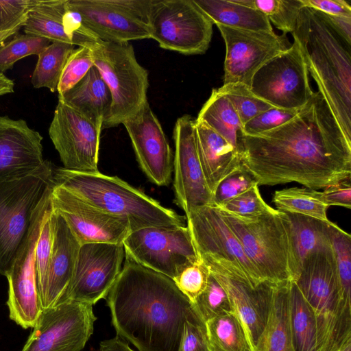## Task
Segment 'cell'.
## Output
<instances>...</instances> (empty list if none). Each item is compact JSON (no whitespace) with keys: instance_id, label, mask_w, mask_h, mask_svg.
Masks as SVG:
<instances>
[{"instance_id":"cell-1","label":"cell","mask_w":351,"mask_h":351,"mask_svg":"<svg viewBox=\"0 0 351 351\" xmlns=\"http://www.w3.org/2000/svg\"><path fill=\"white\" fill-rule=\"evenodd\" d=\"M241 156L258 186L295 182L318 189L351 178V143L319 91L287 123L243 134Z\"/></svg>"},{"instance_id":"cell-2","label":"cell","mask_w":351,"mask_h":351,"mask_svg":"<svg viewBox=\"0 0 351 351\" xmlns=\"http://www.w3.org/2000/svg\"><path fill=\"white\" fill-rule=\"evenodd\" d=\"M106 299L117 336L138 351H178L185 322L199 317L171 278L128 257Z\"/></svg>"},{"instance_id":"cell-3","label":"cell","mask_w":351,"mask_h":351,"mask_svg":"<svg viewBox=\"0 0 351 351\" xmlns=\"http://www.w3.org/2000/svg\"><path fill=\"white\" fill-rule=\"evenodd\" d=\"M291 34L299 43L308 74L351 143V44L326 14L304 6Z\"/></svg>"},{"instance_id":"cell-4","label":"cell","mask_w":351,"mask_h":351,"mask_svg":"<svg viewBox=\"0 0 351 351\" xmlns=\"http://www.w3.org/2000/svg\"><path fill=\"white\" fill-rule=\"evenodd\" d=\"M53 177L55 184L108 213L127 219L131 232L148 227L185 226L184 217L118 177L64 167L54 168Z\"/></svg>"},{"instance_id":"cell-5","label":"cell","mask_w":351,"mask_h":351,"mask_svg":"<svg viewBox=\"0 0 351 351\" xmlns=\"http://www.w3.org/2000/svg\"><path fill=\"white\" fill-rule=\"evenodd\" d=\"M294 282L315 315V351H343L351 345V306L342 299L332 248L306 257Z\"/></svg>"},{"instance_id":"cell-6","label":"cell","mask_w":351,"mask_h":351,"mask_svg":"<svg viewBox=\"0 0 351 351\" xmlns=\"http://www.w3.org/2000/svg\"><path fill=\"white\" fill-rule=\"evenodd\" d=\"M217 208L263 282L278 285L294 281L292 232L285 213L274 208L245 219Z\"/></svg>"},{"instance_id":"cell-7","label":"cell","mask_w":351,"mask_h":351,"mask_svg":"<svg viewBox=\"0 0 351 351\" xmlns=\"http://www.w3.org/2000/svg\"><path fill=\"white\" fill-rule=\"evenodd\" d=\"M54 167L45 160L30 173L0 181V274L7 277L36 209L55 185Z\"/></svg>"},{"instance_id":"cell-8","label":"cell","mask_w":351,"mask_h":351,"mask_svg":"<svg viewBox=\"0 0 351 351\" xmlns=\"http://www.w3.org/2000/svg\"><path fill=\"white\" fill-rule=\"evenodd\" d=\"M94 59L107 84L112 101L102 129L117 126L136 115L148 102V72L137 61L130 42L97 38L90 42Z\"/></svg>"},{"instance_id":"cell-9","label":"cell","mask_w":351,"mask_h":351,"mask_svg":"<svg viewBox=\"0 0 351 351\" xmlns=\"http://www.w3.org/2000/svg\"><path fill=\"white\" fill-rule=\"evenodd\" d=\"M151 0H67L66 22L73 31L108 42L150 38Z\"/></svg>"},{"instance_id":"cell-10","label":"cell","mask_w":351,"mask_h":351,"mask_svg":"<svg viewBox=\"0 0 351 351\" xmlns=\"http://www.w3.org/2000/svg\"><path fill=\"white\" fill-rule=\"evenodd\" d=\"M213 25L193 0H151L149 36L162 49L186 55L204 53L211 41Z\"/></svg>"},{"instance_id":"cell-11","label":"cell","mask_w":351,"mask_h":351,"mask_svg":"<svg viewBox=\"0 0 351 351\" xmlns=\"http://www.w3.org/2000/svg\"><path fill=\"white\" fill-rule=\"evenodd\" d=\"M123 245L125 257L172 280L200 260L187 226L132 231Z\"/></svg>"},{"instance_id":"cell-12","label":"cell","mask_w":351,"mask_h":351,"mask_svg":"<svg viewBox=\"0 0 351 351\" xmlns=\"http://www.w3.org/2000/svg\"><path fill=\"white\" fill-rule=\"evenodd\" d=\"M298 40L263 65L252 77L250 90L274 107L300 110L314 92Z\"/></svg>"},{"instance_id":"cell-13","label":"cell","mask_w":351,"mask_h":351,"mask_svg":"<svg viewBox=\"0 0 351 351\" xmlns=\"http://www.w3.org/2000/svg\"><path fill=\"white\" fill-rule=\"evenodd\" d=\"M50 189L36 209L29 232L7 276L9 317L26 329L33 328L41 312L36 286L35 249L44 221L51 209Z\"/></svg>"},{"instance_id":"cell-14","label":"cell","mask_w":351,"mask_h":351,"mask_svg":"<svg viewBox=\"0 0 351 351\" xmlns=\"http://www.w3.org/2000/svg\"><path fill=\"white\" fill-rule=\"evenodd\" d=\"M92 306L69 300L42 310L21 351H82L97 319Z\"/></svg>"},{"instance_id":"cell-15","label":"cell","mask_w":351,"mask_h":351,"mask_svg":"<svg viewBox=\"0 0 351 351\" xmlns=\"http://www.w3.org/2000/svg\"><path fill=\"white\" fill-rule=\"evenodd\" d=\"M186 218L200 258L209 257L228 263L252 287L264 282L216 206L197 208Z\"/></svg>"},{"instance_id":"cell-16","label":"cell","mask_w":351,"mask_h":351,"mask_svg":"<svg viewBox=\"0 0 351 351\" xmlns=\"http://www.w3.org/2000/svg\"><path fill=\"white\" fill-rule=\"evenodd\" d=\"M216 25L226 45L223 84L239 83L250 87L256 72L291 45L285 34Z\"/></svg>"},{"instance_id":"cell-17","label":"cell","mask_w":351,"mask_h":351,"mask_svg":"<svg viewBox=\"0 0 351 351\" xmlns=\"http://www.w3.org/2000/svg\"><path fill=\"white\" fill-rule=\"evenodd\" d=\"M123 254V244L81 245L71 281L60 302L70 300L93 305L106 299L121 272Z\"/></svg>"},{"instance_id":"cell-18","label":"cell","mask_w":351,"mask_h":351,"mask_svg":"<svg viewBox=\"0 0 351 351\" xmlns=\"http://www.w3.org/2000/svg\"><path fill=\"white\" fill-rule=\"evenodd\" d=\"M101 131L82 114L58 99L49 136L64 168L97 172Z\"/></svg>"},{"instance_id":"cell-19","label":"cell","mask_w":351,"mask_h":351,"mask_svg":"<svg viewBox=\"0 0 351 351\" xmlns=\"http://www.w3.org/2000/svg\"><path fill=\"white\" fill-rule=\"evenodd\" d=\"M52 211L61 216L80 245L123 244L131 232L127 219L108 213L66 189L55 184L51 193Z\"/></svg>"},{"instance_id":"cell-20","label":"cell","mask_w":351,"mask_h":351,"mask_svg":"<svg viewBox=\"0 0 351 351\" xmlns=\"http://www.w3.org/2000/svg\"><path fill=\"white\" fill-rule=\"evenodd\" d=\"M226 291L234 312L241 319L253 351L266 326L274 287L264 282L251 286L230 265L209 257L200 258Z\"/></svg>"},{"instance_id":"cell-21","label":"cell","mask_w":351,"mask_h":351,"mask_svg":"<svg viewBox=\"0 0 351 351\" xmlns=\"http://www.w3.org/2000/svg\"><path fill=\"white\" fill-rule=\"evenodd\" d=\"M195 125V119L185 114L177 119L173 129L175 202L186 216L197 208L211 205L213 197L198 158Z\"/></svg>"},{"instance_id":"cell-22","label":"cell","mask_w":351,"mask_h":351,"mask_svg":"<svg viewBox=\"0 0 351 351\" xmlns=\"http://www.w3.org/2000/svg\"><path fill=\"white\" fill-rule=\"evenodd\" d=\"M123 125L143 171L154 184L168 185L173 169V155L162 128L149 103Z\"/></svg>"},{"instance_id":"cell-23","label":"cell","mask_w":351,"mask_h":351,"mask_svg":"<svg viewBox=\"0 0 351 351\" xmlns=\"http://www.w3.org/2000/svg\"><path fill=\"white\" fill-rule=\"evenodd\" d=\"M42 141L25 120L0 116V181L38 169L45 161Z\"/></svg>"},{"instance_id":"cell-24","label":"cell","mask_w":351,"mask_h":351,"mask_svg":"<svg viewBox=\"0 0 351 351\" xmlns=\"http://www.w3.org/2000/svg\"><path fill=\"white\" fill-rule=\"evenodd\" d=\"M53 240L42 310L56 306L64 295L73 275L81 245L61 216L53 212Z\"/></svg>"},{"instance_id":"cell-25","label":"cell","mask_w":351,"mask_h":351,"mask_svg":"<svg viewBox=\"0 0 351 351\" xmlns=\"http://www.w3.org/2000/svg\"><path fill=\"white\" fill-rule=\"evenodd\" d=\"M198 158L206 184L212 195L219 183L242 165L238 150L221 136L195 121Z\"/></svg>"},{"instance_id":"cell-26","label":"cell","mask_w":351,"mask_h":351,"mask_svg":"<svg viewBox=\"0 0 351 351\" xmlns=\"http://www.w3.org/2000/svg\"><path fill=\"white\" fill-rule=\"evenodd\" d=\"M58 99L82 114L102 131L112 98L107 84L95 65L73 87L58 95Z\"/></svg>"},{"instance_id":"cell-27","label":"cell","mask_w":351,"mask_h":351,"mask_svg":"<svg viewBox=\"0 0 351 351\" xmlns=\"http://www.w3.org/2000/svg\"><path fill=\"white\" fill-rule=\"evenodd\" d=\"M290 282L274 287L268 320L254 351H295L290 323Z\"/></svg>"},{"instance_id":"cell-28","label":"cell","mask_w":351,"mask_h":351,"mask_svg":"<svg viewBox=\"0 0 351 351\" xmlns=\"http://www.w3.org/2000/svg\"><path fill=\"white\" fill-rule=\"evenodd\" d=\"M193 1L213 24L254 32L274 31L271 23L263 13L234 0Z\"/></svg>"},{"instance_id":"cell-29","label":"cell","mask_w":351,"mask_h":351,"mask_svg":"<svg viewBox=\"0 0 351 351\" xmlns=\"http://www.w3.org/2000/svg\"><path fill=\"white\" fill-rule=\"evenodd\" d=\"M67 0H34L22 26L26 34L46 38L52 42L74 45L68 33L64 16Z\"/></svg>"},{"instance_id":"cell-30","label":"cell","mask_w":351,"mask_h":351,"mask_svg":"<svg viewBox=\"0 0 351 351\" xmlns=\"http://www.w3.org/2000/svg\"><path fill=\"white\" fill-rule=\"evenodd\" d=\"M195 121L213 130L241 154L243 124L231 102L217 89L212 90Z\"/></svg>"},{"instance_id":"cell-31","label":"cell","mask_w":351,"mask_h":351,"mask_svg":"<svg viewBox=\"0 0 351 351\" xmlns=\"http://www.w3.org/2000/svg\"><path fill=\"white\" fill-rule=\"evenodd\" d=\"M290 221L298 278L303 261L309 254L332 247L329 224L310 217L285 213ZM293 281V282H294Z\"/></svg>"},{"instance_id":"cell-32","label":"cell","mask_w":351,"mask_h":351,"mask_svg":"<svg viewBox=\"0 0 351 351\" xmlns=\"http://www.w3.org/2000/svg\"><path fill=\"white\" fill-rule=\"evenodd\" d=\"M211 351H253L243 324L234 312L206 322Z\"/></svg>"},{"instance_id":"cell-33","label":"cell","mask_w":351,"mask_h":351,"mask_svg":"<svg viewBox=\"0 0 351 351\" xmlns=\"http://www.w3.org/2000/svg\"><path fill=\"white\" fill-rule=\"evenodd\" d=\"M290 323L295 351H315L314 313L295 282L289 285Z\"/></svg>"},{"instance_id":"cell-34","label":"cell","mask_w":351,"mask_h":351,"mask_svg":"<svg viewBox=\"0 0 351 351\" xmlns=\"http://www.w3.org/2000/svg\"><path fill=\"white\" fill-rule=\"evenodd\" d=\"M273 202L277 210L299 214L322 221H330L327 217L330 207L323 199L322 193L307 187H291L276 191Z\"/></svg>"},{"instance_id":"cell-35","label":"cell","mask_w":351,"mask_h":351,"mask_svg":"<svg viewBox=\"0 0 351 351\" xmlns=\"http://www.w3.org/2000/svg\"><path fill=\"white\" fill-rule=\"evenodd\" d=\"M75 46L71 43L52 42L38 56L31 77L34 88H47L52 93L57 90L63 69Z\"/></svg>"},{"instance_id":"cell-36","label":"cell","mask_w":351,"mask_h":351,"mask_svg":"<svg viewBox=\"0 0 351 351\" xmlns=\"http://www.w3.org/2000/svg\"><path fill=\"white\" fill-rule=\"evenodd\" d=\"M263 13L282 34L292 33L303 5L300 0H234Z\"/></svg>"},{"instance_id":"cell-37","label":"cell","mask_w":351,"mask_h":351,"mask_svg":"<svg viewBox=\"0 0 351 351\" xmlns=\"http://www.w3.org/2000/svg\"><path fill=\"white\" fill-rule=\"evenodd\" d=\"M329 230L342 299L351 306V236L333 222L329 224Z\"/></svg>"},{"instance_id":"cell-38","label":"cell","mask_w":351,"mask_h":351,"mask_svg":"<svg viewBox=\"0 0 351 351\" xmlns=\"http://www.w3.org/2000/svg\"><path fill=\"white\" fill-rule=\"evenodd\" d=\"M217 90L231 102L243 125L263 112L274 107L256 96L250 87L242 84H223Z\"/></svg>"},{"instance_id":"cell-39","label":"cell","mask_w":351,"mask_h":351,"mask_svg":"<svg viewBox=\"0 0 351 351\" xmlns=\"http://www.w3.org/2000/svg\"><path fill=\"white\" fill-rule=\"evenodd\" d=\"M51 43L31 34H15L0 47V72L12 69L15 62L25 57L38 56Z\"/></svg>"},{"instance_id":"cell-40","label":"cell","mask_w":351,"mask_h":351,"mask_svg":"<svg viewBox=\"0 0 351 351\" xmlns=\"http://www.w3.org/2000/svg\"><path fill=\"white\" fill-rule=\"evenodd\" d=\"M53 240L52 209L42 226L35 249V269L38 294L42 308L46 297L47 280Z\"/></svg>"},{"instance_id":"cell-41","label":"cell","mask_w":351,"mask_h":351,"mask_svg":"<svg viewBox=\"0 0 351 351\" xmlns=\"http://www.w3.org/2000/svg\"><path fill=\"white\" fill-rule=\"evenodd\" d=\"M193 306L205 323L221 313L234 311L226 291L210 273L206 289Z\"/></svg>"},{"instance_id":"cell-42","label":"cell","mask_w":351,"mask_h":351,"mask_svg":"<svg viewBox=\"0 0 351 351\" xmlns=\"http://www.w3.org/2000/svg\"><path fill=\"white\" fill-rule=\"evenodd\" d=\"M92 40H88L75 48L70 54L63 69L57 88L58 95L73 87L94 66V59L90 46Z\"/></svg>"},{"instance_id":"cell-43","label":"cell","mask_w":351,"mask_h":351,"mask_svg":"<svg viewBox=\"0 0 351 351\" xmlns=\"http://www.w3.org/2000/svg\"><path fill=\"white\" fill-rule=\"evenodd\" d=\"M216 207L245 219L257 217L274 209L262 198L258 185Z\"/></svg>"},{"instance_id":"cell-44","label":"cell","mask_w":351,"mask_h":351,"mask_svg":"<svg viewBox=\"0 0 351 351\" xmlns=\"http://www.w3.org/2000/svg\"><path fill=\"white\" fill-rule=\"evenodd\" d=\"M255 185H258L256 180L242 165L219 183L213 193L211 205L221 206Z\"/></svg>"},{"instance_id":"cell-45","label":"cell","mask_w":351,"mask_h":351,"mask_svg":"<svg viewBox=\"0 0 351 351\" xmlns=\"http://www.w3.org/2000/svg\"><path fill=\"white\" fill-rule=\"evenodd\" d=\"M209 276L208 267L200 258L183 269L173 280L193 304L206 289Z\"/></svg>"},{"instance_id":"cell-46","label":"cell","mask_w":351,"mask_h":351,"mask_svg":"<svg viewBox=\"0 0 351 351\" xmlns=\"http://www.w3.org/2000/svg\"><path fill=\"white\" fill-rule=\"evenodd\" d=\"M300 110L272 107L245 123L243 125V134L255 136L277 128L291 120Z\"/></svg>"},{"instance_id":"cell-47","label":"cell","mask_w":351,"mask_h":351,"mask_svg":"<svg viewBox=\"0 0 351 351\" xmlns=\"http://www.w3.org/2000/svg\"><path fill=\"white\" fill-rule=\"evenodd\" d=\"M178 351H211L206 323L201 318L185 322Z\"/></svg>"},{"instance_id":"cell-48","label":"cell","mask_w":351,"mask_h":351,"mask_svg":"<svg viewBox=\"0 0 351 351\" xmlns=\"http://www.w3.org/2000/svg\"><path fill=\"white\" fill-rule=\"evenodd\" d=\"M34 0H0V32L22 27Z\"/></svg>"},{"instance_id":"cell-49","label":"cell","mask_w":351,"mask_h":351,"mask_svg":"<svg viewBox=\"0 0 351 351\" xmlns=\"http://www.w3.org/2000/svg\"><path fill=\"white\" fill-rule=\"evenodd\" d=\"M322 197L325 203L330 206L351 208V178L341 180L324 188Z\"/></svg>"},{"instance_id":"cell-50","label":"cell","mask_w":351,"mask_h":351,"mask_svg":"<svg viewBox=\"0 0 351 351\" xmlns=\"http://www.w3.org/2000/svg\"><path fill=\"white\" fill-rule=\"evenodd\" d=\"M303 6L326 15L351 17V5L346 0H300Z\"/></svg>"},{"instance_id":"cell-51","label":"cell","mask_w":351,"mask_h":351,"mask_svg":"<svg viewBox=\"0 0 351 351\" xmlns=\"http://www.w3.org/2000/svg\"><path fill=\"white\" fill-rule=\"evenodd\" d=\"M326 16L336 31L351 44V17L330 15Z\"/></svg>"},{"instance_id":"cell-52","label":"cell","mask_w":351,"mask_h":351,"mask_svg":"<svg viewBox=\"0 0 351 351\" xmlns=\"http://www.w3.org/2000/svg\"><path fill=\"white\" fill-rule=\"evenodd\" d=\"M99 351H134L118 336L100 343Z\"/></svg>"},{"instance_id":"cell-53","label":"cell","mask_w":351,"mask_h":351,"mask_svg":"<svg viewBox=\"0 0 351 351\" xmlns=\"http://www.w3.org/2000/svg\"><path fill=\"white\" fill-rule=\"evenodd\" d=\"M13 80L0 72V96L14 93Z\"/></svg>"},{"instance_id":"cell-54","label":"cell","mask_w":351,"mask_h":351,"mask_svg":"<svg viewBox=\"0 0 351 351\" xmlns=\"http://www.w3.org/2000/svg\"><path fill=\"white\" fill-rule=\"evenodd\" d=\"M21 27L0 32V47L12 36L16 34Z\"/></svg>"},{"instance_id":"cell-55","label":"cell","mask_w":351,"mask_h":351,"mask_svg":"<svg viewBox=\"0 0 351 351\" xmlns=\"http://www.w3.org/2000/svg\"><path fill=\"white\" fill-rule=\"evenodd\" d=\"M343 351H351V345L347 346Z\"/></svg>"}]
</instances>
